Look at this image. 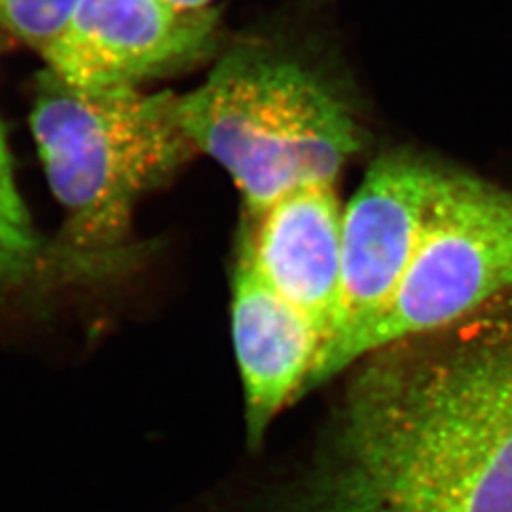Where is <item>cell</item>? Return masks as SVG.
<instances>
[{
	"label": "cell",
	"mask_w": 512,
	"mask_h": 512,
	"mask_svg": "<svg viewBox=\"0 0 512 512\" xmlns=\"http://www.w3.org/2000/svg\"><path fill=\"white\" fill-rule=\"evenodd\" d=\"M80 0H0V27L46 54L63 35Z\"/></svg>",
	"instance_id": "30bf717a"
},
{
	"label": "cell",
	"mask_w": 512,
	"mask_h": 512,
	"mask_svg": "<svg viewBox=\"0 0 512 512\" xmlns=\"http://www.w3.org/2000/svg\"><path fill=\"white\" fill-rule=\"evenodd\" d=\"M215 35L217 16L209 10L175 12L162 0H80L42 57L76 88H137L209 55Z\"/></svg>",
	"instance_id": "8992f818"
},
{
	"label": "cell",
	"mask_w": 512,
	"mask_h": 512,
	"mask_svg": "<svg viewBox=\"0 0 512 512\" xmlns=\"http://www.w3.org/2000/svg\"><path fill=\"white\" fill-rule=\"evenodd\" d=\"M175 12H200L205 10L211 0H162Z\"/></svg>",
	"instance_id": "8fae6325"
},
{
	"label": "cell",
	"mask_w": 512,
	"mask_h": 512,
	"mask_svg": "<svg viewBox=\"0 0 512 512\" xmlns=\"http://www.w3.org/2000/svg\"><path fill=\"white\" fill-rule=\"evenodd\" d=\"M444 173L410 156L370 165L342 215V275L334 329L313 387L357 363L359 346L399 293L418 253Z\"/></svg>",
	"instance_id": "5b68a950"
},
{
	"label": "cell",
	"mask_w": 512,
	"mask_h": 512,
	"mask_svg": "<svg viewBox=\"0 0 512 512\" xmlns=\"http://www.w3.org/2000/svg\"><path fill=\"white\" fill-rule=\"evenodd\" d=\"M512 291V192L444 173L418 253L359 359L404 338L444 329Z\"/></svg>",
	"instance_id": "277c9868"
},
{
	"label": "cell",
	"mask_w": 512,
	"mask_h": 512,
	"mask_svg": "<svg viewBox=\"0 0 512 512\" xmlns=\"http://www.w3.org/2000/svg\"><path fill=\"white\" fill-rule=\"evenodd\" d=\"M31 128L76 251L116 247L139 196L198 152L184 133L179 95L84 90L50 69L38 76Z\"/></svg>",
	"instance_id": "3957f363"
},
{
	"label": "cell",
	"mask_w": 512,
	"mask_h": 512,
	"mask_svg": "<svg viewBox=\"0 0 512 512\" xmlns=\"http://www.w3.org/2000/svg\"><path fill=\"white\" fill-rule=\"evenodd\" d=\"M342 215L334 183L306 184L247 217L239 245L275 293L310 319L323 349L340 300Z\"/></svg>",
	"instance_id": "52a82bcc"
},
{
	"label": "cell",
	"mask_w": 512,
	"mask_h": 512,
	"mask_svg": "<svg viewBox=\"0 0 512 512\" xmlns=\"http://www.w3.org/2000/svg\"><path fill=\"white\" fill-rule=\"evenodd\" d=\"M232 338L247 437L255 444L285 408L313 389L323 338L304 313L258 275L241 247L232 293Z\"/></svg>",
	"instance_id": "ba28073f"
},
{
	"label": "cell",
	"mask_w": 512,
	"mask_h": 512,
	"mask_svg": "<svg viewBox=\"0 0 512 512\" xmlns=\"http://www.w3.org/2000/svg\"><path fill=\"white\" fill-rule=\"evenodd\" d=\"M486 308L348 368L281 512H512V304Z\"/></svg>",
	"instance_id": "6da1fadb"
},
{
	"label": "cell",
	"mask_w": 512,
	"mask_h": 512,
	"mask_svg": "<svg viewBox=\"0 0 512 512\" xmlns=\"http://www.w3.org/2000/svg\"><path fill=\"white\" fill-rule=\"evenodd\" d=\"M40 258V238L19 194L10 148L0 124V283L31 274Z\"/></svg>",
	"instance_id": "9c48e42d"
},
{
	"label": "cell",
	"mask_w": 512,
	"mask_h": 512,
	"mask_svg": "<svg viewBox=\"0 0 512 512\" xmlns=\"http://www.w3.org/2000/svg\"><path fill=\"white\" fill-rule=\"evenodd\" d=\"M179 118L194 148L228 171L249 219L300 186L334 183L361 147L346 105L317 76L258 48L224 55L179 95Z\"/></svg>",
	"instance_id": "7a4b0ae2"
}]
</instances>
